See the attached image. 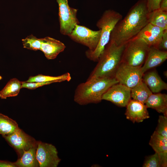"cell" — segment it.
Wrapping results in <instances>:
<instances>
[{"instance_id": "obj_19", "label": "cell", "mask_w": 167, "mask_h": 167, "mask_svg": "<svg viewBox=\"0 0 167 167\" xmlns=\"http://www.w3.org/2000/svg\"><path fill=\"white\" fill-rule=\"evenodd\" d=\"M36 147L37 146L25 151L17 161L14 162L16 167H39L36 157Z\"/></svg>"}, {"instance_id": "obj_2", "label": "cell", "mask_w": 167, "mask_h": 167, "mask_svg": "<svg viewBox=\"0 0 167 167\" xmlns=\"http://www.w3.org/2000/svg\"><path fill=\"white\" fill-rule=\"evenodd\" d=\"M118 83L114 77L99 78L80 84L75 91L74 100L80 105L100 102L103 94L112 85Z\"/></svg>"}, {"instance_id": "obj_14", "label": "cell", "mask_w": 167, "mask_h": 167, "mask_svg": "<svg viewBox=\"0 0 167 167\" xmlns=\"http://www.w3.org/2000/svg\"><path fill=\"white\" fill-rule=\"evenodd\" d=\"M41 46L40 50L49 60L55 59L57 56L65 49L66 46L61 41L53 38L46 36L41 38Z\"/></svg>"}, {"instance_id": "obj_30", "label": "cell", "mask_w": 167, "mask_h": 167, "mask_svg": "<svg viewBox=\"0 0 167 167\" xmlns=\"http://www.w3.org/2000/svg\"><path fill=\"white\" fill-rule=\"evenodd\" d=\"M0 167H16L14 162L0 160Z\"/></svg>"}, {"instance_id": "obj_29", "label": "cell", "mask_w": 167, "mask_h": 167, "mask_svg": "<svg viewBox=\"0 0 167 167\" xmlns=\"http://www.w3.org/2000/svg\"><path fill=\"white\" fill-rule=\"evenodd\" d=\"M157 48L161 50L167 51V29L164 30L161 39Z\"/></svg>"}, {"instance_id": "obj_23", "label": "cell", "mask_w": 167, "mask_h": 167, "mask_svg": "<svg viewBox=\"0 0 167 167\" xmlns=\"http://www.w3.org/2000/svg\"><path fill=\"white\" fill-rule=\"evenodd\" d=\"M71 76L69 72H67L58 76H53L39 74L35 76H31L25 81L27 82H52L53 83L60 82L65 81H69Z\"/></svg>"}, {"instance_id": "obj_12", "label": "cell", "mask_w": 167, "mask_h": 167, "mask_svg": "<svg viewBox=\"0 0 167 167\" xmlns=\"http://www.w3.org/2000/svg\"><path fill=\"white\" fill-rule=\"evenodd\" d=\"M164 30L148 23L133 38L141 39L149 47L157 48Z\"/></svg>"}, {"instance_id": "obj_9", "label": "cell", "mask_w": 167, "mask_h": 167, "mask_svg": "<svg viewBox=\"0 0 167 167\" xmlns=\"http://www.w3.org/2000/svg\"><path fill=\"white\" fill-rule=\"evenodd\" d=\"M36 157L40 167H57L61 161L54 145L41 141L37 142Z\"/></svg>"}, {"instance_id": "obj_32", "label": "cell", "mask_w": 167, "mask_h": 167, "mask_svg": "<svg viewBox=\"0 0 167 167\" xmlns=\"http://www.w3.org/2000/svg\"><path fill=\"white\" fill-rule=\"evenodd\" d=\"M2 79V77L0 76V80Z\"/></svg>"}, {"instance_id": "obj_8", "label": "cell", "mask_w": 167, "mask_h": 167, "mask_svg": "<svg viewBox=\"0 0 167 167\" xmlns=\"http://www.w3.org/2000/svg\"><path fill=\"white\" fill-rule=\"evenodd\" d=\"M101 31H93L84 26L76 24L68 36L72 40L80 44L92 51L96 47L100 40Z\"/></svg>"}, {"instance_id": "obj_20", "label": "cell", "mask_w": 167, "mask_h": 167, "mask_svg": "<svg viewBox=\"0 0 167 167\" xmlns=\"http://www.w3.org/2000/svg\"><path fill=\"white\" fill-rule=\"evenodd\" d=\"M131 89V96L133 99L145 104L152 93L146 84L143 81Z\"/></svg>"}, {"instance_id": "obj_4", "label": "cell", "mask_w": 167, "mask_h": 167, "mask_svg": "<svg viewBox=\"0 0 167 167\" xmlns=\"http://www.w3.org/2000/svg\"><path fill=\"white\" fill-rule=\"evenodd\" d=\"M122 18L119 13L113 10L105 11L97 21L96 26L101 31L99 43L94 50L88 49L85 52L88 58L93 62H97L105 46L110 41L111 32L117 23Z\"/></svg>"}, {"instance_id": "obj_5", "label": "cell", "mask_w": 167, "mask_h": 167, "mask_svg": "<svg viewBox=\"0 0 167 167\" xmlns=\"http://www.w3.org/2000/svg\"><path fill=\"white\" fill-rule=\"evenodd\" d=\"M150 47L142 40L133 38L125 44L121 62L134 66H142Z\"/></svg>"}, {"instance_id": "obj_25", "label": "cell", "mask_w": 167, "mask_h": 167, "mask_svg": "<svg viewBox=\"0 0 167 167\" xmlns=\"http://www.w3.org/2000/svg\"><path fill=\"white\" fill-rule=\"evenodd\" d=\"M22 41L24 48L35 51L41 50V38H37L32 34L22 39Z\"/></svg>"}, {"instance_id": "obj_24", "label": "cell", "mask_w": 167, "mask_h": 167, "mask_svg": "<svg viewBox=\"0 0 167 167\" xmlns=\"http://www.w3.org/2000/svg\"><path fill=\"white\" fill-rule=\"evenodd\" d=\"M19 128L16 122L7 116L0 113V134H11Z\"/></svg>"}, {"instance_id": "obj_7", "label": "cell", "mask_w": 167, "mask_h": 167, "mask_svg": "<svg viewBox=\"0 0 167 167\" xmlns=\"http://www.w3.org/2000/svg\"><path fill=\"white\" fill-rule=\"evenodd\" d=\"M141 66H134L121 62L114 77L118 83L131 89L142 81Z\"/></svg>"}, {"instance_id": "obj_6", "label": "cell", "mask_w": 167, "mask_h": 167, "mask_svg": "<svg viewBox=\"0 0 167 167\" xmlns=\"http://www.w3.org/2000/svg\"><path fill=\"white\" fill-rule=\"evenodd\" d=\"M58 6V18L61 34L68 36L79 21L77 18L78 10L71 7L68 0H56Z\"/></svg>"}, {"instance_id": "obj_11", "label": "cell", "mask_w": 167, "mask_h": 167, "mask_svg": "<svg viewBox=\"0 0 167 167\" xmlns=\"http://www.w3.org/2000/svg\"><path fill=\"white\" fill-rule=\"evenodd\" d=\"M131 89L118 83L110 87L103 94L102 100L109 101L120 107H126L131 99Z\"/></svg>"}, {"instance_id": "obj_26", "label": "cell", "mask_w": 167, "mask_h": 167, "mask_svg": "<svg viewBox=\"0 0 167 167\" xmlns=\"http://www.w3.org/2000/svg\"><path fill=\"white\" fill-rule=\"evenodd\" d=\"M155 131L160 135L167 138V116L160 115Z\"/></svg>"}, {"instance_id": "obj_22", "label": "cell", "mask_w": 167, "mask_h": 167, "mask_svg": "<svg viewBox=\"0 0 167 167\" xmlns=\"http://www.w3.org/2000/svg\"><path fill=\"white\" fill-rule=\"evenodd\" d=\"M22 81L15 78L11 79L4 88L0 91V98L6 99L7 97L17 96L22 88Z\"/></svg>"}, {"instance_id": "obj_3", "label": "cell", "mask_w": 167, "mask_h": 167, "mask_svg": "<svg viewBox=\"0 0 167 167\" xmlns=\"http://www.w3.org/2000/svg\"><path fill=\"white\" fill-rule=\"evenodd\" d=\"M125 45V44L118 46L109 41L87 80L99 78L114 77L121 62Z\"/></svg>"}, {"instance_id": "obj_31", "label": "cell", "mask_w": 167, "mask_h": 167, "mask_svg": "<svg viewBox=\"0 0 167 167\" xmlns=\"http://www.w3.org/2000/svg\"><path fill=\"white\" fill-rule=\"evenodd\" d=\"M159 8L163 11H167V0H161Z\"/></svg>"}, {"instance_id": "obj_13", "label": "cell", "mask_w": 167, "mask_h": 167, "mask_svg": "<svg viewBox=\"0 0 167 167\" xmlns=\"http://www.w3.org/2000/svg\"><path fill=\"white\" fill-rule=\"evenodd\" d=\"M126 107L125 115L126 118L134 123L142 122L150 117L145 104L131 99Z\"/></svg>"}, {"instance_id": "obj_28", "label": "cell", "mask_w": 167, "mask_h": 167, "mask_svg": "<svg viewBox=\"0 0 167 167\" xmlns=\"http://www.w3.org/2000/svg\"><path fill=\"white\" fill-rule=\"evenodd\" d=\"M161 0H147L149 12L159 8Z\"/></svg>"}, {"instance_id": "obj_16", "label": "cell", "mask_w": 167, "mask_h": 167, "mask_svg": "<svg viewBox=\"0 0 167 167\" xmlns=\"http://www.w3.org/2000/svg\"><path fill=\"white\" fill-rule=\"evenodd\" d=\"M167 58V51L150 47L141 70L143 74L152 68L161 65Z\"/></svg>"}, {"instance_id": "obj_27", "label": "cell", "mask_w": 167, "mask_h": 167, "mask_svg": "<svg viewBox=\"0 0 167 167\" xmlns=\"http://www.w3.org/2000/svg\"><path fill=\"white\" fill-rule=\"evenodd\" d=\"M143 167H161L159 157L156 152L147 156L143 165Z\"/></svg>"}, {"instance_id": "obj_15", "label": "cell", "mask_w": 167, "mask_h": 167, "mask_svg": "<svg viewBox=\"0 0 167 167\" xmlns=\"http://www.w3.org/2000/svg\"><path fill=\"white\" fill-rule=\"evenodd\" d=\"M159 157L161 167L167 166V138L154 131L149 143Z\"/></svg>"}, {"instance_id": "obj_17", "label": "cell", "mask_w": 167, "mask_h": 167, "mask_svg": "<svg viewBox=\"0 0 167 167\" xmlns=\"http://www.w3.org/2000/svg\"><path fill=\"white\" fill-rule=\"evenodd\" d=\"M143 81L148 87L152 93H159L167 89V84L161 79L155 70L143 74Z\"/></svg>"}, {"instance_id": "obj_18", "label": "cell", "mask_w": 167, "mask_h": 167, "mask_svg": "<svg viewBox=\"0 0 167 167\" xmlns=\"http://www.w3.org/2000/svg\"><path fill=\"white\" fill-rule=\"evenodd\" d=\"M147 108H151L167 116V95L159 93H152L145 103Z\"/></svg>"}, {"instance_id": "obj_10", "label": "cell", "mask_w": 167, "mask_h": 167, "mask_svg": "<svg viewBox=\"0 0 167 167\" xmlns=\"http://www.w3.org/2000/svg\"><path fill=\"white\" fill-rule=\"evenodd\" d=\"M2 136L15 150L19 158L25 151L37 145V141L19 127L12 133Z\"/></svg>"}, {"instance_id": "obj_21", "label": "cell", "mask_w": 167, "mask_h": 167, "mask_svg": "<svg viewBox=\"0 0 167 167\" xmlns=\"http://www.w3.org/2000/svg\"><path fill=\"white\" fill-rule=\"evenodd\" d=\"M148 23L163 30L167 29V11L159 8L149 12Z\"/></svg>"}, {"instance_id": "obj_1", "label": "cell", "mask_w": 167, "mask_h": 167, "mask_svg": "<svg viewBox=\"0 0 167 167\" xmlns=\"http://www.w3.org/2000/svg\"><path fill=\"white\" fill-rule=\"evenodd\" d=\"M147 0H139L119 21L112 31L110 41L117 45L125 44L135 37L148 23Z\"/></svg>"}]
</instances>
